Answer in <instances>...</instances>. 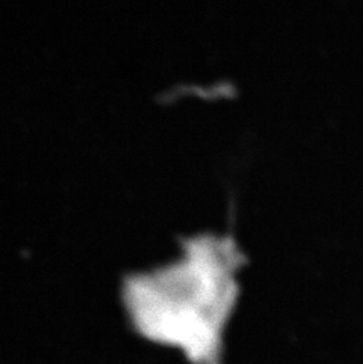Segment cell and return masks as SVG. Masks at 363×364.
<instances>
[{
  "instance_id": "1",
  "label": "cell",
  "mask_w": 363,
  "mask_h": 364,
  "mask_svg": "<svg viewBox=\"0 0 363 364\" xmlns=\"http://www.w3.org/2000/svg\"><path fill=\"white\" fill-rule=\"evenodd\" d=\"M208 244L151 276L129 279L124 301L138 331L183 348L194 361L216 358L221 331L236 296L233 265Z\"/></svg>"
}]
</instances>
